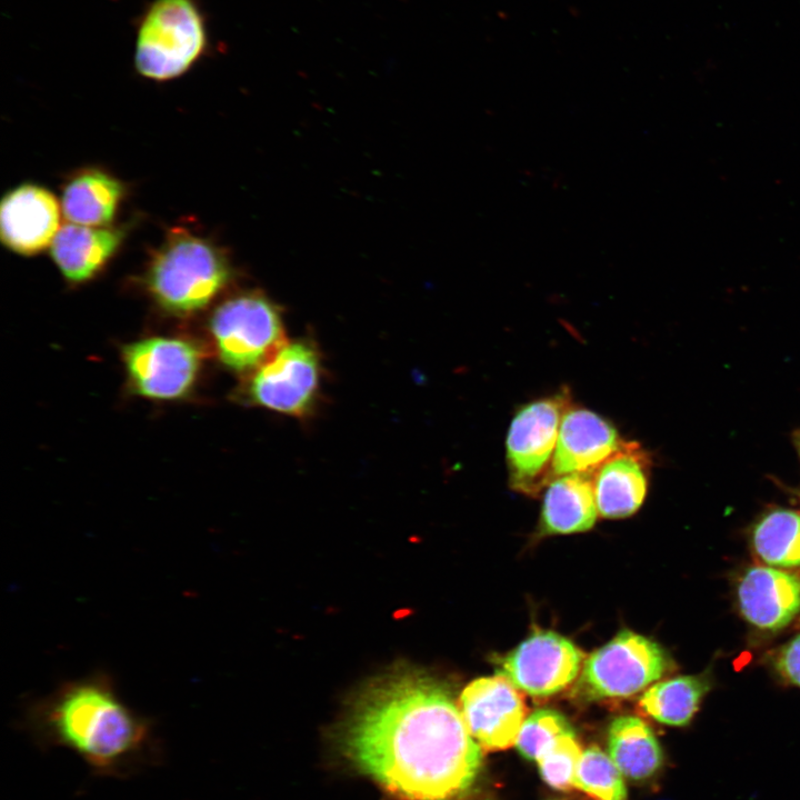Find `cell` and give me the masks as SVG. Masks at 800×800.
<instances>
[{"instance_id":"6da1fadb","label":"cell","mask_w":800,"mask_h":800,"mask_svg":"<svg viewBox=\"0 0 800 800\" xmlns=\"http://www.w3.org/2000/svg\"><path fill=\"white\" fill-rule=\"evenodd\" d=\"M348 759L402 800H462L481 768V746L450 692L401 670L372 683L342 731Z\"/></svg>"},{"instance_id":"7a4b0ae2","label":"cell","mask_w":800,"mask_h":800,"mask_svg":"<svg viewBox=\"0 0 800 800\" xmlns=\"http://www.w3.org/2000/svg\"><path fill=\"white\" fill-rule=\"evenodd\" d=\"M20 728L43 751H71L97 777L127 779L164 759L154 721L130 708L102 671L30 701Z\"/></svg>"},{"instance_id":"3957f363","label":"cell","mask_w":800,"mask_h":800,"mask_svg":"<svg viewBox=\"0 0 800 800\" xmlns=\"http://www.w3.org/2000/svg\"><path fill=\"white\" fill-rule=\"evenodd\" d=\"M230 266L222 251L187 230H172L153 254L146 284L166 311L187 316L206 308L224 288Z\"/></svg>"},{"instance_id":"277c9868","label":"cell","mask_w":800,"mask_h":800,"mask_svg":"<svg viewBox=\"0 0 800 800\" xmlns=\"http://www.w3.org/2000/svg\"><path fill=\"white\" fill-rule=\"evenodd\" d=\"M204 17L194 0H153L137 32L134 63L152 80L184 73L204 52Z\"/></svg>"},{"instance_id":"5b68a950","label":"cell","mask_w":800,"mask_h":800,"mask_svg":"<svg viewBox=\"0 0 800 800\" xmlns=\"http://www.w3.org/2000/svg\"><path fill=\"white\" fill-rule=\"evenodd\" d=\"M570 404V392L563 389L527 402L517 410L506 441L511 489L536 497L550 482L561 419Z\"/></svg>"},{"instance_id":"8992f818","label":"cell","mask_w":800,"mask_h":800,"mask_svg":"<svg viewBox=\"0 0 800 800\" xmlns=\"http://www.w3.org/2000/svg\"><path fill=\"white\" fill-rule=\"evenodd\" d=\"M210 332L220 360L232 370H256L286 346L276 304L258 292L221 303L210 319Z\"/></svg>"},{"instance_id":"52a82bcc","label":"cell","mask_w":800,"mask_h":800,"mask_svg":"<svg viewBox=\"0 0 800 800\" xmlns=\"http://www.w3.org/2000/svg\"><path fill=\"white\" fill-rule=\"evenodd\" d=\"M669 666L657 642L623 630L584 660L574 693L587 701L630 697L660 679Z\"/></svg>"},{"instance_id":"ba28073f","label":"cell","mask_w":800,"mask_h":800,"mask_svg":"<svg viewBox=\"0 0 800 800\" xmlns=\"http://www.w3.org/2000/svg\"><path fill=\"white\" fill-rule=\"evenodd\" d=\"M124 367L137 393L153 400L184 397L201 367V352L181 338L152 337L123 349Z\"/></svg>"},{"instance_id":"9c48e42d","label":"cell","mask_w":800,"mask_h":800,"mask_svg":"<svg viewBox=\"0 0 800 800\" xmlns=\"http://www.w3.org/2000/svg\"><path fill=\"white\" fill-rule=\"evenodd\" d=\"M584 653L553 631H534L498 661V674L531 697L561 692L581 672Z\"/></svg>"},{"instance_id":"30bf717a","label":"cell","mask_w":800,"mask_h":800,"mask_svg":"<svg viewBox=\"0 0 800 800\" xmlns=\"http://www.w3.org/2000/svg\"><path fill=\"white\" fill-rule=\"evenodd\" d=\"M320 382V360L314 347L306 341L286 344L256 369L249 398L256 404L281 413L301 417L316 400Z\"/></svg>"},{"instance_id":"8fae6325","label":"cell","mask_w":800,"mask_h":800,"mask_svg":"<svg viewBox=\"0 0 800 800\" xmlns=\"http://www.w3.org/2000/svg\"><path fill=\"white\" fill-rule=\"evenodd\" d=\"M460 711L472 737L488 750L516 744L527 718L520 690L500 674L470 682L461 692Z\"/></svg>"},{"instance_id":"7c38bea8","label":"cell","mask_w":800,"mask_h":800,"mask_svg":"<svg viewBox=\"0 0 800 800\" xmlns=\"http://www.w3.org/2000/svg\"><path fill=\"white\" fill-rule=\"evenodd\" d=\"M623 441L610 420L590 409L570 404L559 428L552 458V478L594 472Z\"/></svg>"},{"instance_id":"4fadbf2b","label":"cell","mask_w":800,"mask_h":800,"mask_svg":"<svg viewBox=\"0 0 800 800\" xmlns=\"http://www.w3.org/2000/svg\"><path fill=\"white\" fill-rule=\"evenodd\" d=\"M58 228L59 206L54 196L44 188L22 184L1 201V239L17 253H39L51 246Z\"/></svg>"},{"instance_id":"5bb4252c","label":"cell","mask_w":800,"mask_h":800,"mask_svg":"<svg viewBox=\"0 0 800 800\" xmlns=\"http://www.w3.org/2000/svg\"><path fill=\"white\" fill-rule=\"evenodd\" d=\"M650 467L649 453L639 443L623 441L593 472L599 514L609 519L633 514L646 498Z\"/></svg>"},{"instance_id":"9a60e30c","label":"cell","mask_w":800,"mask_h":800,"mask_svg":"<svg viewBox=\"0 0 800 800\" xmlns=\"http://www.w3.org/2000/svg\"><path fill=\"white\" fill-rule=\"evenodd\" d=\"M738 600L748 622L759 629L779 630L800 611V578L771 567H751L739 582Z\"/></svg>"},{"instance_id":"2e32d148","label":"cell","mask_w":800,"mask_h":800,"mask_svg":"<svg viewBox=\"0 0 800 800\" xmlns=\"http://www.w3.org/2000/svg\"><path fill=\"white\" fill-rule=\"evenodd\" d=\"M124 237L121 228L68 223L54 236L50 252L63 277L72 283L93 278L113 257Z\"/></svg>"},{"instance_id":"e0dca14e","label":"cell","mask_w":800,"mask_h":800,"mask_svg":"<svg viewBox=\"0 0 800 800\" xmlns=\"http://www.w3.org/2000/svg\"><path fill=\"white\" fill-rule=\"evenodd\" d=\"M593 472L554 477L546 487L539 531L541 534H569L590 530L598 514Z\"/></svg>"},{"instance_id":"ac0fdd59","label":"cell","mask_w":800,"mask_h":800,"mask_svg":"<svg viewBox=\"0 0 800 800\" xmlns=\"http://www.w3.org/2000/svg\"><path fill=\"white\" fill-rule=\"evenodd\" d=\"M123 196L122 183L101 170H84L64 187L62 212L72 223L107 227L116 214Z\"/></svg>"},{"instance_id":"d6986e66","label":"cell","mask_w":800,"mask_h":800,"mask_svg":"<svg viewBox=\"0 0 800 800\" xmlns=\"http://www.w3.org/2000/svg\"><path fill=\"white\" fill-rule=\"evenodd\" d=\"M608 754L621 773L633 781L652 778L663 753L651 728L633 716L616 718L608 730Z\"/></svg>"},{"instance_id":"ffe728a7","label":"cell","mask_w":800,"mask_h":800,"mask_svg":"<svg viewBox=\"0 0 800 800\" xmlns=\"http://www.w3.org/2000/svg\"><path fill=\"white\" fill-rule=\"evenodd\" d=\"M708 690L709 683L701 677H677L651 686L639 706L660 723L683 727L691 721Z\"/></svg>"},{"instance_id":"44dd1931","label":"cell","mask_w":800,"mask_h":800,"mask_svg":"<svg viewBox=\"0 0 800 800\" xmlns=\"http://www.w3.org/2000/svg\"><path fill=\"white\" fill-rule=\"evenodd\" d=\"M752 544L770 566L800 567V513L788 509L768 512L753 529Z\"/></svg>"},{"instance_id":"7402d4cb","label":"cell","mask_w":800,"mask_h":800,"mask_svg":"<svg viewBox=\"0 0 800 800\" xmlns=\"http://www.w3.org/2000/svg\"><path fill=\"white\" fill-rule=\"evenodd\" d=\"M621 771L597 746L582 751L574 778V787L596 800H627Z\"/></svg>"},{"instance_id":"603a6c76","label":"cell","mask_w":800,"mask_h":800,"mask_svg":"<svg viewBox=\"0 0 800 800\" xmlns=\"http://www.w3.org/2000/svg\"><path fill=\"white\" fill-rule=\"evenodd\" d=\"M572 732L570 723L561 713L540 709L526 718L516 747L524 759L538 761L560 737Z\"/></svg>"},{"instance_id":"cb8c5ba5","label":"cell","mask_w":800,"mask_h":800,"mask_svg":"<svg viewBox=\"0 0 800 800\" xmlns=\"http://www.w3.org/2000/svg\"><path fill=\"white\" fill-rule=\"evenodd\" d=\"M582 751L574 732L560 737L537 761L542 780L557 790H570Z\"/></svg>"},{"instance_id":"d4e9b609","label":"cell","mask_w":800,"mask_h":800,"mask_svg":"<svg viewBox=\"0 0 800 800\" xmlns=\"http://www.w3.org/2000/svg\"><path fill=\"white\" fill-rule=\"evenodd\" d=\"M774 666L782 678L800 687V634L782 648Z\"/></svg>"},{"instance_id":"484cf974","label":"cell","mask_w":800,"mask_h":800,"mask_svg":"<svg viewBox=\"0 0 800 800\" xmlns=\"http://www.w3.org/2000/svg\"><path fill=\"white\" fill-rule=\"evenodd\" d=\"M793 443L798 450V453L800 456V430L796 431L793 433Z\"/></svg>"}]
</instances>
